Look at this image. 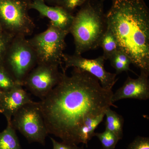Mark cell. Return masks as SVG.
Instances as JSON below:
<instances>
[{
  "mask_svg": "<svg viewBox=\"0 0 149 149\" xmlns=\"http://www.w3.org/2000/svg\"><path fill=\"white\" fill-rule=\"evenodd\" d=\"M95 136L100 141L103 149H115L120 140L114 133L106 129L102 133H95Z\"/></svg>",
  "mask_w": 149,
  "mask_h": 149,
  "instance_id": "cell-18",
  "label": "cell"
},
{
  "mask_svg": "<svg viewBox=\"0 0 149 149\" xmlns=\"http://www.w3.org/2000/svg\"><path fill=\"white\" fill-rule=\"evenodd\" d=\"M12 124L29 143L37 142L45 146L48 136L39 102L27 104L17 112L12 118Z\"/></svg>",
  "mask_w": 149,
  "mask_h": 149,
  "instance_id": "cell-7",
  "label": "cell"
},
{
  "mask_svg": "<svg viewBox=\"0 0 149 149\" xmlns=\"http://www.w3.org/2000/svg\"><path fill=\"white\" fill-rule=\"evenodd\" d=\"M105 59L103 56L95 59H88L81 55L73 54H65L63 56L64 69L66 70L69 68H75L90 73L100 81L103 88L107 90H112L117 82L116 73L107 72L104 68Z\"/></svg>",
  "mask_w": 149,
  "mask_h": 149,
  "instance_id": "cell-9",
  "label": "cell"
},
{
  "mask_svg": "<svg viewBox=\"0 0 149 149\" xmlns=\"http://www.w3.org/2000/svg\"><path fill=\"white\" fill-rule=\"evenodd\" d=\"M105 129L111 131L116 136L119 140L123 137V126L124 118L121 115L112 110L110 107L105 112Z\"/></svg>",
  "mask_w": 149,
  "mask_h": 149,
  "instance_id": "cell-14",
  "label": "cell"
},
{
  "mask_svg": "<svg viewBox=\"0 0 149 149\" xmlns=\"http://www.w3.org/2000/svg\"><path fill=\"white\" fill-rule=\"evenodd\" d=\"M4 32L3 30L2 27L1 25V23H0V35L3 34Z\"/></svg>",
  "mask_w": 149,
  "mask_h": 149,
  "instance_id": "cell-25",
  "label": "cell"
},
{
  "mask_svg": "<svg viewBox=\"0 0 149 149\" xmlns=\"http://www.w3.org/2000/svg\"><path fill=\"white\" fill-rule=\"evenodd\" d=\"M74 15L69 33L74 44V54L82 55L100 47V42L107 28L104 2L85 0Z\"/></svg>",
  "mask_w": 149,
  "mask_h": 149,
  "instance_id": "cell-3",
  "label": "cell"
},
{
  "mask_svg": "<svg viewBox=\"0 0 149 149\" xmlns=\"http://www.w3.org/2000/svg\"><path fill=\"white\" fill-rule=\"evenodd\" d=\"M61 68L60 82L39 104L48 133L77 145L79 130L88 118L117 107L112 102V90L103 88L95 76L75 68L68 76Z\"/></svg>",
  "mask_w": 149,
  "mask_h": 149,
  "instance_id": "cell-1",
  "label": "cell"
},
{
  "mask_svg": "<svg viewBox=\"0 0 149 149\" xmlns=\"http://www.w3.org/2000/svg\"><path fill=\"white\" fill-rule=\"evenodd\" d=\"M127 149H149V138L137 136L128 145Z\"/></svg>",
  "mask_w": 149,
  "mask_h": 149,
  "instance_id": "cell-21",
  "label": "cell"
},
{
  "mask_svg": "<svg viewBox=\"0 0 149 149\" xmlns=\"http://www.w3.org/2000/svg\"><path fill=\"white\" fill-rule=\"evenodd\" d=\"M29 8L37 10L41 16L49 19L51 24L69 33L74 15L61 6H49L43 0H33Z\"/></svg>",
  "mask_w": 149,
  "mask_h": 149,
  "instance_id": "cell-10",
  "label": "cell"
},
{
  "mask_svg": "<svg viewBox=\"0 0 149 149\" xmlns=\"http://www.w3.org/2000/svg\"><path fill=\"white\" fill-rule=\"evenodd\" d=\"M57 65L38 64L24 79V86L33 95L42 100L61 80L62 72Z\"/></svg>",
  "mask_w": 149,
  "mask_h": 149,
  "instance_id": "cell-8",
  "label": "cell"
},
{
  "mask_svg": "<svg viewBox=\"0 0 149 149\" xmlns=\"http://www.w3.org/2000/svg\"><path fill=\"white\" fill-rule=\"evenodd\" d=\"M100 47L102 49L103 51L102 56L105 60L109 59L115 52L119 49L116 38L108 26L106 31L101 40Z\"/></svg>",
  "mask_w": 149,
  "mask_h": 149,
  "instance_id": "cell-16",
  "label": "cell"
},
{
  "mask_svg": "<svg viewBox=\"0 0 149 149\" xmlns=\"http://www.w3.org/2000/svg\"><path fill=\"white\" fill-rule=\"evenodd\" d=\"M111 65L116 70V75L123 72L132 71L130 68L132 64L129 57L122 50L118 49L109 58Z\"/></svg>",
  "mask_w": 149,
  "mask_h": 149,
  "instance_id": "cell-17",
  "label": "cell"
},
{
  "mask_svg": "<svg viewBox=\"0 0 149 149\" xmlns=\"http://www.w3.org/2000/svg\"><path fill=\"white\" fill-rule=\"evenodd\" d=\"M30 0H0V23L4 32L15 37L32 35L35 25L28 13Z\"/></svg>",
  "mask_w": 149,
  "mask_h": 149,
  "instance_id": "cell-5",
  "label": "cell"
},
{
  "mask_svg": "<svg viewBox=\"0 0 149 149\" xmlns=\"http://www.w3.org/2000/svg\"><path fill=\"white\" fill-rule=\"evenodd\" d=\"M53 144V149H81V148L77 146V145L74 144L68 143L65 142H58L53 138H50Z\"/></svg>",
  "mask_w": 149,
  "mask_h": 149,
  "instance_id": "cell-23",
  "label": "cell"
},
{
  "mask_svg": "<svg viewBox=\"0 0 149 149\" xmlns=\"http://www.w3.org/2000/svg\"><path fill=\"white\" fill-rule=\"evenodd\" d=\"M3 65L17 83L23 86L24 79L37 65L36 56L28 39L23 36L14 37Z\"/></svg>",
  "mask_w": 149,
  "mask_h": 149,
  "instance_id": "cell-6",
  "label": "cell"
},
{
  "mask_svg": "<svg viewBox=\"0 0 149 149\" xmlns=\"http://www.w3.org/2000/svg\"><path fill=\"white\" fill-rule=\"evenodd\" d=\"M46 3L52 6H62L64 0H43Z\"/></svg>",
  "mask_w": 149,
  "mask_h": 149,
  "instance_id": "cell-24",
  "label": "cell"
},
{
  "mask_svg": "<svg viewBox=\"0 0 149 149\" xmlns=\"http://www.w3.org/2000/svg\"><path fill=\"white\" fill-rule=\"evenodd\" d=\"M0 149H22L12 122L7 123L6 129L0 133Z\"/></svg>",
  "mask_w": 149,
  "mask_h": 149,
  "instance_id": "cell-15",
  "label": "cell"
},
{
  "mask_svg": "<svg viewBox=\"0 0 149 149\" xmlns=\"http://www.w3.org/2000/svg\"><path fill=\"white\" fill-rule=\"evenodd\" d=\"M85 0H64L61 6L71 13H73L76 8L80 7Z\"/></svg>",
  "mask_w": 149,
  "mask_h": 149,
  "instance_id": "cell-22",
  "label": "cell"
},
{
  "mask_svg": "<svg viewBox=\"0 0 149 149\" xmlns=\"http://www.w3.org/2000/svg\"><path fill=\"white\" fill-rule=\"evenodd\" d=\"M81 149H84V148H83V147H81ZM102 149H103L102 148Z\"/></svg>",
  "mask_w": 149,
  "mask_h": 149,
  "instance_id": "cell-28",
  "label": "cell"
},
{
  "mask_svg": "<svg viewBox=\"0 0 149 149\" xmlns=\"http://www.w3.org/2000/svg\"><path fill=\"white\" fill-rule=\"evenodd\" d=\"M149 74L141 71L139 77L133 79L128 76L124 84L113 93L112 102L114 103L125 99L146 100L149 98Z\"/></svg>",
  "mask_w": 149,
  "mask_h": 149,
  "instance_id": "cell-11",
  "label": "cell"
},
{
  "mask_svg": "<svg viewBox=\"0 0 149 149\" xmlns=\"http://www.w3.org/2000/svg\"><path fill=\"white\" fill-rule=\"evenodd\" d=\"M13 38L5 32L0 35V65H3L7 50Z\"/></svg>",
  "mask_w": 149,
  "mask_h": 149,
  "instance_id": "cell-20",
  "label": "cell"
},
{
  "mask_svg": "<svg viewBox=\"0 0 149 149\" xmlns=\"http://www.w3.org/2000/svg\"><path fill=\"white\" fill-rule=\"evenodd\" d=\"M100 1H102L104 2V1H107V0H100ZM108 1H112L113 0H108Z\"/></svg>",
  "mask_w": 149,
  "mask_h": 149,
  "instance_id": "cell-27",
  "label": "cell"
},
{
  "mask_svg": "<svg viewBox=\"0 0 149 149\" xmlns=\"http://www.w3.org/2000/svg\"><path fill=\"white\" fill-rule=\"evenodd\" d=\"M106 16L119 49L149 74V10L144 0H113Z\"/></svg>",
  "mask_w": 149,
  "mask_h": 149,
  "instance_id": "cell-2",
  "label": "cell"
},
{
  "mask_svg": "<svg viewBox=\"0 0 149 149\" xmlns=\"http://www.w3.org/2000/svg\"><path fill=\"white\" fill-rule=\"evenodd\" d=\"M69 33L50 23L45 31L28 39L36 56L37 65L61 66L66 47L65 38Z\"/></svg>",
  "mask_w": 149,
  "mask_h": 149,
  "instance_id": "cell-4",
  "label": "cell"
},
{
  "mask_svg": "<svg viewBox=\"0 0 149 149\" xmlns=\"http://www.w3.org/2000/svg\"><path fill=\"white\" fill-rule=\"evenodd\" d=\"M17 84H19L15 80L3 65H0V90L6 92Z\"/></svg>",
  "mask_w": 149,
  "mask_h": 149,
  "instance_id": "cell-19",
  "label": "cell"
},
{
  "mask_svg": "<svg viewBox=\"0 0 149 149\" xmlns=\"http://www.w3.org/2000/svg\"><path fill=\"white\" fill-rule=\"evenodd\" d=\"M105 112L97 116L88 117L86 119L78 133L80 143H83L88 147V142L95 136V130L102 122Z\"/></svg>",
  "mask_w": 149,
  "mask_h": 149,
  "instance_id": "cell-13",
  "label": "cell"
},
{
  "mask_svg": "<svg viewBox=\"0 0 149 149\" xmlns=\"http://www.w3.org/2000/svg\"><path fill=\"white\" fill-rule=\"evenodd\" d=\"M33 102L23 86L17 84L9 91L3 92L0 98V113L5 116L7 123L11 122L13 116L19 110Z\"/></svg>",
  "mask_w": 149,
  "mask_h": 149,
  "instance_id": "cell-12",
  "label": "cell"
},
{
  "mask_svg": "<svg viewBox=\"0 0 149 149\" xmlns=\"http://www.w3.org/2000/svg\"><path fill=\"white\" fill-rule=\"evenodd\" d=\"M3 91H2L1 90H0V98L1 97L3 93Z\"/></svg>",
  "mask_w": 149,
  "mask_h": 149,
  "instance_id": "cell-26",
  "label": "cell"
}]
</instances>
